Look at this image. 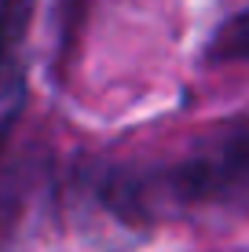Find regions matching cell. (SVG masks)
I'll use <instances>...</instances> for the list:
<instances>
[{
    "label": "cell",
    "instance_id": "6da1fadb",
    "mask_svg": "<svg viewBox=\"0 0 249 252\" xmlns=\"http://www.w3.org/2000/svg\"><path fill=\"white\" fill-rule=\"evenodd\" d=\"M179 183L191 190H209V187H227L235 179H249V132H242L238 139H231L220 154V161L213 164H191V168L179 172Z\"/></svg>",
    "mask_w": 249,
    "mask_h": 252
},
{
    "label": "cell",
    "instance_id": "7a4b0ae2",
    "mask_svg": "<svg viewBox=\"0 0 249 252\" xmlns=\"http://www.w3.org/2000/svg\"><path fill=\"white\" fill-rule=\"evenodd\" d=\"M205 59L209 63H249V7L231 15L213 33L209 48H205Z\"/></svg>",
    "mask_w": 249,
    "mask_h": 252
},
{
    "label": "cell",
    "instance_id": "3957f363",
    "mask_svg": "<svg viewBox=\"0 0 249 252\" xmlns=\"http://www.w3.org/2000/svg\"><path fill=\"white\" fill-rule=\"evenodd\" d=\"M37 0H0V66L19 63V48L26 37V26L33 19Z\"/></svg>",
    "mask_w": 249,
    "mask_h": 252
},
{
    "label": "cell",
    "instance_id": "277c9868",
    "mask_svg": "<svg viewBox=\"0 0 249 252\" xmlns=\"http://www.w3.org/2000/svg\"><path fill=\"white\" fill-rule=\"evenodd\" d=\"M19 106H22V63H7L0 66V139L7 135Z\"/></svg>",
    "mask_w": 249,
    "mask_h": 252
}]
</instances>
